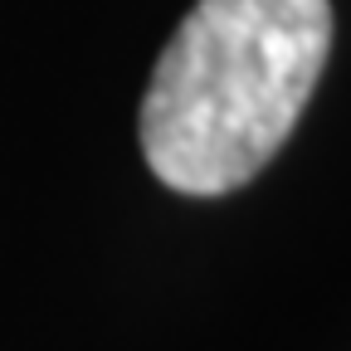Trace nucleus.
Wrapping results in <instances>:
<instances>
[{
	"mask_svg": "<svg viewBox=\"0 0 351 351\" xmlns=\"http://www.w3.org/2000/svg\"><path fill=\"white\" fill-rule=\"evenodd\" d=\"M332 54V0H195L152 69L142 156L181 195H230L278 156Z\"/></svg>",
	"mask_w": 351,
	"mask_h": 351,
	"instance_id": "obj_1",
	"label": "nucleus"
}]
</instances>
